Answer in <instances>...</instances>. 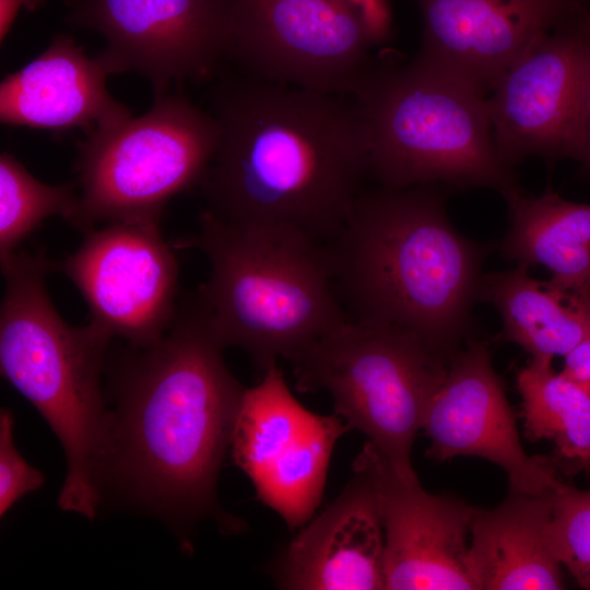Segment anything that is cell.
<instances>
[{
	"label": "cell",
	"mask_w": 590,
	"mask_h": 590,
	"mask_svg": "<svg viewBox=\"0 0 590 590\" xmlns=\"http://www.w3.org/2000/svg\"><path fill=\"white\" fill-rule=\"evenodd\" d=\"M161 221H116L84 234L54 261L84 298L92 322L130 346L146 347L170 327L177 309L178 262Z\"/></svg>",
	"instance_id": "cell-13"
},
{
	"label": "cell",
	"mask_w": 590,
	"mask_h": 590,
	"mask_svg": "<svg viewBox=\"0 0 590 590\" xmlns=\"http://www.w3.org/2000/svg\"><path fill=\"white\" fill-rule=\"evenodd\" d=\"M324 245L350 319L405 329L451 359L469 327L486 249L455 229L441 191L363 189Z\"/></svg>",
	"instance_id": "cell-3"
},
{
	"label": "cell",
	"mask_w": 590,
	"mask_h": 590,
	"mask_svg": "<svg viewBox=\"0 0 590 590\" xmlns=\"http://www.w3.org/2000/svg\"><path fill=\"white\" fill-rule=\"evenodd\" d=\"M79 210L78 184L48 185L35 178L16 157L0 155V262L44 220L60 216L73 226Z\"/></svg>",
	"instance_id": "cell-23"
},
{
	"label": "cell",
	"mask_w": 590,
	"mask_h": 590,
	"mask_svg": "<svg viewBox=\"0 0 590 590\" xmlns=\"http://www.w3.org/2000/svg\"><path fill=\"white\" fill-rule=\"evenodd\" d=\"M449 362L411 331L347 319L291 363L298 391L329 392L334 413L365 434L401 480L418 483L413 442Z\"/></svg>",
	"instance_id": "cell-7"
},
{
	"label": "cell",
	"mask_w": 590,
	"mask_h": 590,
	"mask_svg": "<svg viewBox=\"0 0 590 590\" xmlns=\"http://www.w3.org/2000/svg\"><path fill=\"white\" fill-rule=\"evenodd\" d=\"M198 220L196 233L172 245L206 257L210 275L197 293L224 347L243 349L264 371L350 319L324 244L290 226L231 224L204 210Z\"/></svg>",
	"instance_id": "cell-5"
},
{
	"label": "cell",
	"mask_w": 590,
	"mask_h": 590,
	"mask_svg": "<svg viewBox=\"0 0 590 590\" xmlns=\"http://www.w3.org/2000/svg\"><path fill=\"white\" fill-rule=\"evenodd\" d=\"M422 429L429 438V458L488 460L506 472L510 491L539 495L555 492L564 483L552 457L524 451L484 341L469 340L453 354Z\"/></svg>",
	"instance_id": "cell-14"
},
{
	"label": "cell",
	"mask_w": 590,
	"mask_h": 590,
	"mask_svg": "<svg viewBox=\"0 0 590 590\" xmlns=\"http://www.w3.org/2000/svg\"><path fill=\"white\" fill-rule=\"evenodd\" d=\"M66 23L98 33L108 75L144 76L154 97L212 78L227 56L229 0H66Z\"/></svg>",
	"instance_id": "cell-11"
},
{
	"label": "cell",
	"mask_w": 590,
	"mask_h": 590,
	"mask_svg": "<svg viewBox=\"0 0 590 590\" xmlns=\"http://www.w3.org/2000/svg\"><path fill=\"white\" fill-rule=\"evenodd\" d=\"M590 70L589 14L530 47L486 96L493 139L508 167L531 156L578 160Z\"/></svg>",
	"instance_id": "cell-10"
},
{
	"label": "cell",
	"mask_w": 590,
	"mask_h": 590,
	"mask_svg": "<svg viewBox=\"0 0 590 590\" xmlns=\"http://www.w3.org/2000/svg\"><path fill=\"white\" fill-rule=\"evenodd\" d=\"M374 43L349 0H229L226 58L256 79L353 97Z\"/></svg>",
	"instance_id": "cell-9"
},
{
	"label": "cell",
	"mask_w": 590,
	"mask_h": 590,
	"mask_svg": "<svg viewBox=\"0 0 590 590\" xmlns=\"http://www.w3.org/2000/svg\"><path fill=\"white\" fill-rule=\"evenodd\" d=\"M130 349L113 375L103 492L115 488L179 535L208 516L239 528L215 491L246 388L228 370L198 293L178 300L158 341Z\"/></svg>",
	"instance_id": "cell-1"
},
{
	"label": "cell",
	"mask_w": 590,
	"mask_h": 590,
	"mask_svg": "<svg viewBox=\"0 0 590 590\" xmlns=\"http://www.w3.org/2000/svg\"><path fill=\"white\" fill-rule=\"evenodd\" d=\"M562 373L590 386V340L581 343L565 356Z\"/></svg>",
	"instance_id": "cell-26"
},
{
	"label": "cell",
	"mask_w": 590,
	"mask_h": 590,
	"mask_svg": "<svg viewBox=\"0 0 590 590\" xmlns=\"http://www.w3.org/2000/svg\"><path fill=\"white\" fill-rule=\"evenodd\" d=\"M589 22H590V14H589ZM577 161L581 165V173L585 175H590V70H589L586 104H585L581 145H580V152H579V156Z\"/></svg>",
	"instance_id": "cell-29"
},
{
	"label": "cell",
	"mask_w": 590,
	"mask_h": 590,
	"mask_svg": "<svg viewBox=\"0 0 590 590\" xmlns=\"http://www.w3.org/2000/svg\"><path fill=\"white\" fill-rule=\"evenodd\" d=\"M220 143L200 184L220 221L296 228L327 244L369 175L362 113L346 96L223 76L212 97Z\"/></svg>",
	"instance_id": "cell-2"
},
{
	"label": "cell",
	"mask_w": 590,
	"mask_h": 590,
	"mask_svg": "<svg viewBox=\"0 0 590 590\" xmlns=\"http://www.w3.org/2000/svg\"><path fill=\"white\" fill-rule=\"evenodd\" d=\"M359 12L368 26L375 42L386 32V12L382 0H349Z\"/></svg>",
	"instance_id": "cell-27"
},
{
	"label": "cell",
	"mask_w": 590,
	"mask_h": 590,
	"mask_svg": "<svg viewBox=\"0 0 590 590\" xmlns=\"http://www.w3.org/2000/svg\"><path fill=\"white\" fill-rule=\"evenodd\" d=\"M555 492L533 495L509 489L498 506L476 509L468 552L474 590L565 588L563 567L546 536Z\"/></svg>",
	"instance_id": "cell-19"
},
{
	"label": "cell",
	"mask_w": 590,
	"mask_h": 590,
	"mask_svg": "<svg viewBox=\"0 0 590 590\" xmlns=\"http://www.w3.org/2000/svg\"><path fill=\"white\" fill-rule=\"evenodd\" d=\"M350 428L335 413L319 415L302 405L272 364L245 390L229 450L258 499L294 530L319 506L332 450Z\"/></svg>",
	"instance_id": "cell-12"
},
{
	"label": "cell",
	"mask_w": 590,
	"mask_h": 590,
	"mask_svg": "<svg viewBox=\"0 0 590 590\" xmlns=\"http://www.w3.org/2000/svg\"><path fill=\"white\" fill-rule=\"evenodd\" d=\"M510 227L499 245L519 267L542 264L551 280L590 290V204L562 198L551 186L538 197L518 191L507 199Z\"/></svg>",
	"instance_id": "cell-21"
},
{
	"label": "cell",
	"mask_w": 590,
	"mask_h": 590,
	"mask_svg": "<svg viewBox=\"0 0 590 590\" xmlns=\"http://www.w3.org/2000/svg\"><path fill=\"white\" fill-rule=\"evenodd\" d=\"M551 357H531L517 374L526 436L554 444L566 474L590 472V386L556 373Z\"/></svg>",
	"instance_id": "cell-22"
},
{
	"label": "cell",
	"mask_w": 590,
	"mask_h": 590,
	"mask_svg": "<svg viewBox=\"0 0 590 590\" xmlns=\"http://www.w3.org/2000/svg\"><path fill=\"white\" fill-rule=\"evenodd\" d=\"M365 121L369 175L398 189L444 182L492 188L505 199L521 191L499 158L486 96L412 60L375 66L352 97Z\"/></svg>",
	"instance_id": "cell-6"
},
{
	"label": "cell",
	"mask_w": 590,
	"mask_h": 590,
	"mask_svg": "<svg viewBox=\"0 0 590 590\" xmlns=\"http://www.w3.org/2000/svg\"><path fill=\"white\" fill-rule=\"evenodd\" d=\"M413 59L487 96L539 39L581 11L578 0H417Z\"/></svg>",
	"instance_id": "cell-15"
},
{
	"label": "cell",
	"mask_w": 590,
	"mask_h": 590,
	"mask_svg": "<svg viewBox=\"0 0 590 590\" xmlns=\"http://www.w3.org/2000/svg\"><path fill=\"white\" fill-rule=\"evenodd\" d=\"M477 299L497 308L505 339L532 357H565L590 340V290L540 281L518 266L482 275Z\"/></svg>",
	"instance_id": "cell-20"
},
{
	"label": "cell",
	"mask_w": 590,
	"mask_h": 590,
	"mask_svg": "<svg viewBox=\"0 0 590 590\" xmlns=\"http://www.w3.org/2000/svg\"><path fill=\"white\" fill-rule=\"evenodd\" d=\"M46 0H0V40L3 43L21 8L35 11Z\"/></svg>",
	"instance_id": "cell-28"
},
{
	"label": "cell",
	"mask_w": 590,
	"mask_h": 590,
	"mask_svg": "<svg viewBox=\"0 0 590 590\" xmlns=\"http://www.w3.org/2000/svg\"><path fill=\"white\" fill-rule=\"evenodd\" d=\"M45 477L30 465L14 442V416L4 408L0 412V516L3 517L24 495L42 487Z\"/></svg>",
	"instance_id": "cell-25"
},
{
	"label": "cell",
	"mask_w": 590,
	"mask_h": 590,
	"mask_svg": "<svg viewBox=\"0 0 590 590\" xmlns=\"http://www.w3.org/2000/svg\"><path fill=\"white\" fill-rule=\"evenodd\" d=\"M0 369L58 437L67 473L58 496L64 511L91 520L103 498L109 411L101 373L113 337L90 321L67 323L46 287L54 260L38 250L16 251L1 262Z\"/></svg>",
	"instance_id": "cell-4"
},
{
	"label": "cell",
	"mask_w": 590,
	"mask_h": 590,
	"mask_svg": "<svg viewBox=\"0 0 590 590\" xmlns=\"http://www.w3.org/2000/svg\"><path fill=\"white\" fill-rule=\"evenodd\" d=\"M108 73L75 39L56 35L32 61L0 84L3 125L52 131L81 129L85 135L132 117L106 87Z\"/></svg>",
	"instance_id": "cell-18"
},
{
	"label": "cell",
	"mask_w": 590,
	"mask_h": 590,
	"mask_svg": "<svg viewBox=\"0 0 590 590\" xmlns=\"http://www.w3.org/2000/svg\"><path fill=\"white\" fill-rule=\"evenodd\" d=\"M353 465L369 473L379 498L386 589L474 590L467 539L477 508L404 482L370 441Z\"/></svg>",
	"instance_id": "cell-16"
},
{
	"label": "cell",
	"mask_w": 590,
	"mask_h": 590,
	"mask_svg": "<svg viewBox=\"0 0 590 590\" xmlns=\"http://www.w3.org/2000/svg\"><path fill=\"white\" fill-rule=\"evenodd\" d=\"M220 134L212 114L168 92L145 114L85 135L74 161L73 227L85 234L99 222L161 221L174 196L200 186Z\"/></svg>",
	"instance_id": "cell-8"
},
{
	"label": "cell",
	"mask_w": 590,
	"mask_h": 590,
	"mask_svg": "<svg viewBox=\"0 0 590 590\" xmlns=\"http://www.w3.org/2000/svg\"><path fill=\"white\" fill-rule=\"evenodd\" d=\"M546 536L562 567L590 590V489L563 483L554 495Z\"/></svg>",
	"instance_id": "cell-24"
},
{
	"label": "cell",
	"mask_w": 590,
	"mask_h": 590,
	"mask_svg": "<svg viewBox=\"0 0 590 590\" xmlns=\"http://www.w3.org/2000/svg\"><path fill=\"white\" fill-rule=\"evenodd\" d=\"M354 476L337 499L287 545L275 566L279 586L295 590H378L385 582V528L369 473Z\"/></svg>",
	"instance_id": "cell-17"
}]
</instances>
